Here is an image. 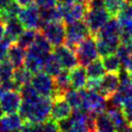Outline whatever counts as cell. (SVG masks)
I'll return each instance as SVG.
<instances>
[{
	"label": "cell",
	"instance_id": "obj_1",
	"mask_svg": "<svg viewBox=\"0 0 132 132\" xmlns=\"http://www.w3.org/2000/svg\"><path fill=\"white\" fill-rule=\"evenodd\" d=\"M53 99L39 95L31 101H21L19 114L23 121L42 122L50 119Z\"/></svg>",
	"mask_w": 132,
	"mask_h": 132
},
{
	"label": "cell",
	"instance_id": "obj_2",
	"mask_svg": "<svg viewBox=\"0 0 132 132\" xmlns=\"http://www.w3.org/2000/svg\"><path fill=\"white\" fill-rule=\"evenodd\" d=\"M90 35L84 20L76 21L65 24V46L72 51H75L76 47L86 37Z\"/></svg>",
	"mask_w": 132,
	"mask_h": 132
},
{
	"label": "cell",
	"instance_id": "obj_3",
	"mask_svg": "<svg viewBox=\"0 0 132 132\" xmlns=\"http://www.w3.org/2000/svg\"><path fill=\"white\" fill-rule=\"evenodd\" d=\"M75 54L77 56L78 64L81 66H86L93 61L94 59L98 58V52L96 48V41L94 36L88 35L82 41L78 44L75 49Z\"/></svg>",
	"mask_w": 132,
	"mask_h": 132
},
{
	"label": "cell",
	"instance_id": "obj_4",
	"mask_svg": "<svg viewBox=\"0 0 132 132\" xmlns=\"http://www.w3.org/2000/svg\"><path fill=\"white\" fill-rule=\"evenodd\" d=\"M41 33L53 47L63 44L65 41V23L63 21H50L41 25Z\"/></svg>",
	"mask_w": 132,
	"mask_h": 132
},
{
	"label": "cell",
	"instance_id": "obj_5",
	"mask_svg": "<svg viewBox=\"0 0 132 132\" xmlns=\"http://www.w3.org/2000/svg\"><path fill=\"white\" fill-rule=\"evenodd\" d=\"M56 5L61 14L62 21L65 24L76 21L84 20V16L87 12L86 2L82 0H77L71 4L57 3Z\"/></svg>",
	"mask_w": 132,
	"mask_h": 132
},
{
	"label": "cell",
	"instance_id": "obj_6",
	"mask_svg": "<svg viewBox=\"0 0 132 132\" xmlns=\"http://www.w3.org/2000/svg\"><path fill=\"white\" fill-rule=\"evenodd\" d=\"M30 84L37 91V93L44 97L54 98L55 89H54V78L50 75L46 74L45 72H38L33 74Z\"/></svg>",
	"mask_w": 132,
	"mask_h": 132
},
{
	"label": "cell",
	"instance_id": "obj_7",
	"mask_svg": "<svg viewBox=\"0 0 132 132\" xmlns=\"http://www.w3.org/2000/svg\"><path fill=\"white\" fill-rule=\"evenodd\" d=\"M111 18L110 14L105 8L87 10L86 15L84 16V21L86 22L88 30L92 36H94L98 30L103 26L108 20Z\"/></svg>",
	"mask_w": 132,
	"mask_h": 132
},
{
	"label": "cell",
	"instance_id": "obj_8",
	"mask_svg": "<svg viewBox=\"0 0 132 132\" xmlns=\"http://www.w3.org/2000/svg\"><path fill=\"white\" fill-rule=\"evenodd\" d=\"M122 28L120 21L116 16H111L105 24L98 30V32L94 35L95 38H101L109 42L115 43L120 45V34Z\"/></svg>",
	"mask_w": 132,
	"mask_h": 132
},
{
	"label": "cell",
	"instance_id": "obj_9",
	"mask_svg": "<svg viewBox=\"0 0 132 132\" xmlns=\"http://www.w3.org/2000/svg\"><path fill=\"white\" fill-rule=\"evenodd\" d=\"M19 20L21 21L24 28L40 29L42 25L39 7L36 4H30L26 7H22L18 15Z\"/></svg>",
	"mask_w": 132,
	"mask_h": 132
},
{
	"label": "cell",
	"instance_id": "obj_10",
	"mask_svg": "<svg viewBox=\"0 0 132 132\" xmlns=\"http://www.w3.org/2000/svg\"><path fill=\"white\" fill-rule=\"evenodd\" d=\"M120 86V79L118 73L108 72L99 79L98 93L107 99L118 90Z\"/></svg>",
	"mask_w": 132,
	"mask_h": 132
},
{
	"label": "cell",
	"instance_id": "obj_11",
	"mask_svg": "<svg viewBox=\"0 0 132 132\" xmlns=\"http://www.w3.org/2000/svg\"><path fill=\"white\" fill-rule=\"evenodd\" d=\"M54 49L53 53L57 57L58 61L63 69L70 70L72 68H74L75 66L79 65L75 52L69 49L67 46L61 44V45L54 47Z\"/></svg>",
	"mask_w": 132,
	"mask_h": 132
},
{
	"label": "cell",
	"instance_id": "obj_12",
	"mask_svg": "<svg viewBox=\"0 0 132 132\" xmlns=\"http://www.w3.org/2000/svg\"><path fill=\"white\" fill-rule=\"evenodd\" d=\"M21 103V97L18 90L3 91L0 97V107L4 114L16 113Z\"/></svg>",
	"mask_w": 132,
	"mask_h": 132
},
{
	"label": "cell",
	"instance_id": "obj_13",
	"mask_svg": "<svg viewBox=\"0 0 132 132\" xmlns=\"http://www.w3.org/2000/svg\"><path fill=\"white\" fill-rule=\"evenodd\" d=\"M71 112H72V107L65 100L64 96H56L53 98L50 119L54 120H61L69 117L71 115Z\"/></svg>",
	"mask_w": 132,
	"mask_h": 132
},
{
	"label": "cell",
	"instance_id": "obj_14",
	"mask_svg": "<svg viewBox=\"0 0 132 132\" xmlns=\"http://www.w3.org/2000/svg\"><path fill=\"white\" fill-rule=\"evenodd\" d=\"M71 87L75 89H81L86 87L87 81V75L84 66L77 65L69 70Z\"/></svg>",
	"mask_w": 132,
	"mask_h": 132
},
{
	"label": "cell",
	"instance_id": "obj_15",
	"mask_svg": "<svg viewBox=\"0 0 132 132\" xmlns=\"http://www.w3.org/2000/svg\"><path fill=\"white\" fill-rule=\"evenodd\" d=\"M23 120L20 114L11 113L5 114L0 118V130L3 132H10L14 129L21 128Z\"/></svg>",
	"mask_w": 132,
	"mask_h": 132
},
{
	"label": "cell",
	"instance_id": "obj_16",
	"mask_svg": "<svg viewBox=\"0 0 132 132\" xmlns=\"http://www.w3.org/2000/svg\"><path fill=\"white\" fill-rule=\"evenodd\" d=\"M5 36L12 42H16L21 33L24 30V27L18 16H12L5 21Z\"/></svg>",
	"mask_w": 132,
	"mask_h": 132
},
{
	"label": "cell",
	"instance_id": "obj_17",
	"mask_svg": "<svg viewBox=\"0 0 132 132\" xmlns=\"http://www.w3.org/2000/svg\"><path fill=\"white\" fill-rule=\"evenodd\" d=\"M25 54H26V51L20 47L16 43L13 42L9 47L7 59L11 62L14 68H19L21 66H23Z\"/></svg>",
	"mask_w": 132,
	"mask_h": 132
},
{
	"label": "cell",
	"instance_id": "obj_18",
	"mask_svg": "<svg viewBox=\"0 0 132 132\" xmlns=\"http://www.w3.org/2000/svg\"><path fill=\"white\" fill-rule=\"evenodd\" d=\"M54 89H55L54 97H56V96H63L66 91L71 88L70 78H69V70L62 69L60 71V73L58 75H56L54 78Z\"/></svg>",
	"mask_w": 132,
	"mask_h": 132
},
{
	"label": "cell",
	"instance_id": "obj_19",
	"mask_svg": "<svg viewBox=\"0 0 132 132\" xmlns=\"http://www.w3.org/2000/svg\"><path fill=\"white\" fill-rule=\"evenodd\" d=\"M45 59L46 58L31 54V53L26 51L23 66L27 70L30 71L32 74H35V73H38V72L43 70V65H44Z\"/></svg>",
	"mask_w": 132,
	"mask_h": 132
},
{
	"label": "cell",
	"instance_id": "obj_20",
	"mask_svg": "<svg viewBox=\"0 0 132 132\" xmlns=\"http://www.w3.org/2000/svg\"><path fill=\"white\" fill-rule=\"evenodd\" d=\"M63 68L61 67L60 63L58 61L57 57L54 55V54L52 52L51 54L46 57L43 65V72H45L46 74L50 75L51 77L54 78L56 75L60 73V71Z\"/></svg>",
	"mask_w": 132,
	"mask_h": 132
},
{
	"label": "cell",
	"instance_id": "obj_21",
	"mask_svg": "<svg viewBox=\"0 0 132 132\" xmlns=\"http://www.w3.org/2000/svg\"><path fill=\"white\" fill-rule=\"evenodd\" d=\"M96 132H117L114 123L106 112L95 116Z\"/></svg>",
	"mask_w": 132,
	"mask_h": 132
},
{
	"label": "cell",
	"instance_id": "obj_22",
	"mask_svg": "<svg viewBox=\"0 0 132 132\" xmlns=\"http://www.w3.org/2000/svg\"><path fill=\"white\" fill-rule=\"evenodd\" d=\"M39 14H40L42 24L50 21H62L61 14L57 5H55L54 7H49V8H39Z\"/></svg>",
	"mask_w": 132,
	"mask_h": 132
},
{
	"label": "cell",
	"instance_id": "obj_23",
	"mask_svg": "<svg viewBox=\"0 0 132 132\" xmlns=\"http://www.w3.org/2000/svg\"><path fill=\"white\" fill-rule=\"evenodd\" d=\"M86 72H87L88 79H100L106 73V70L104 68L102 60L100 58H96L90 63H88L86 66Z\"/></svg>",
	"mask_w": 132,
	"mask_h": 132
},
{
	"label": "cell",
	"instance_id": "obj_24",
	"mask_svg": "<svg viewBox=\"0 0 132 132\" xmlns=\"http://www.w3.org/2000/svg\"><path fill=\"white\" fill-rule=\"evenodd\" d=\"M32 76V73L29 70H27L24 66H21L19 68H15L14 69L12 79L21 88V86H24V85L29 84V82H31Z\"/></svg>",
	"mask_w": 132,
	"mask_h": 132
},
{
	"label": "cell",
	"instance_id": "obj_25",
	"mask_svg": "<svg viewBox=\"0 0 132 132\" xmlns=\"http://www.w3.org/2000/svg\"><path fill=\"white\" fill-rule=\"evenodd\" d=\"M36 33H37V29L26 28L18 37V39L16 40V43L20 47H21L22 49L27 50L34 43V40L36 37Z\"/></svg>",
	"mask_w": 132,
	"mask_h": 132
},
{
	"label": "cell",
	"instance_id": "obj_26",
	"mask_svg": "<svg viewBox=\"0 0 132 132\" xmlns=\"http://www.w3.org/2000/svg\"><path fill=\"white\" fill-rule=\"evenodd\" d=\"M102 63H103L105 70L107 72L118 73L121 68V63H120V58L118 57V55L116 54H110L103 56Z\"/></svg>",
	"mask_w": 132,
	"mask_h": 132
},
{
	"label": "cell",
	"instance_id": "obj_27",
	"mask_svg": "<svg viewBox=\"0 0 132 132\" xmlns=\"http://www.w3.org/2000/svg\"><path fill=\"white\" fill-rule=\"evenodd\" d=\"M63 96H64L65 100L68 102V104H69L72 108L75 109V108L81 107L82 97V93H81V90H80V89H75V88H72V87H71L70 89H68V90L66 91Z\"/></svg>",
	"mask_w": 132,
	"mask_h": 132
},
{
	"label": "cell",
	"instance_id": "obj_28",
	"mask_svg": "<svg viewBox=\"0 0 132 132\" xmlns=\"http://www.w3.org/2000/svg\"><path fill=\"white\" fill-rule=\"evenodd\" d=\"M116 18L118 19V21H120V23L121 26H123V25H125L126 23L130 22V21H132V4L131 3L125 2Z\"/></svg>",
	"mask_w": 132,
	"mask_h": 132
},
{
	"label": "cell",
	"instance_id": "obj_29",
	"mask_svg": "<svg viewBox=\"0 0 132 132\" xmlns=\"http://www.w3.org/2000/svg\"><path fill=\"white\" fill-rule=\"evenodd\" d=\"M19 92L21 94V101H31L39 96L37 91L35 90V88L30 82L26 84L24 86H21V88L19 89Z\"/></svg>",
	"mask_w": 132,
	"mask_h": 132
},
{
	"label": "cell",
	"instance_id": "obj_30",
	"mask_svg": "<svg viewBox=\"0 0 132 132\" xmlns=\"http://www.w3.org/2000/svg\"><path fill=\"white\" fill-rule=\"evenodd\" d=\"M105 9L111 16H117L126 0H104Z\"/></svg>",
	"mask_w": 132,
	"mask_h": 132
},
{
	"label": "cell",
	"instance_id": "obj_31",
	"mask_svg": "<svg viewBox=\"0 0 132 132\" xmlns=\"http://www.w3.org/2000/svg\"><path fill=\"white\" fill-rule=\"evenodd\" d=\"M14 67L8 59H5L3 61H0V79L1 81H8L13 78Z\"/></svg>",
	"mask_w": 132,
	"mask_h": 132
},
{
	"label": "cell",
	"instance_id": "obj_32",
	"mask_svg": "<svg viewBox=\"0 0 132 132\" xmlns=\"http://www.w3.org/2000/svg\"><path fill=\"white\" fill-rule=\"evenodd\" d=\"M121 111L128 124L132 125V98H126L121 104Z\"/></svg>",
	"mask_w": 132,
	"mask_h": 132
},
{
	"label": "cell",
	"instance_id": "obj_33",
	"mask_svg": "<svg viewBox=\"0 0 132 132\" xmlns=\"http://www.w3.org/2000/svg\"><path fill=\"white\" fill-rule=\"evenodd\" d=\"M56 123H57L59 132H70V131H72L74 121L72 120V118L69 116V117H67V118H64V119L56 120Z\"/></svg>",
	"mask_w": 132,
	"mask_h": 132
},
{
	"label": "cell",
	"instance_id": "obj_34",
	"mask_svg": "<svg viewBox=\"0 0 132 132\" xmlns=\"http://www.w3.org/2000/svg\"><path fill=\"white\" fill-rule=\"evenodd\" d=\"M12 43L13 42L5 35L4 37L0 40V61H3L5 59H7L9 47Z\"/></svg>",
	"mask_w": 132,
	"mask_h": 132
},
{
	"label": "cell",
	"instance_id": "obj_35",
	"mask_svg": "<svg viewBox=\"0 0 132 132\" xmlns=\"http://www.w3.org/2000/svg\"><path fill=\"white\" fill-rule=\"evenodd\" d=\"M41 132H59L56 120L52 119L44 120L41 122Z\"/></svg>",
	"mask_w": 132,
	"mask_h": 132
},
{
	"label": "cell",
	"instance_id": "obj_36",
	"mask_svg": "<svg viewBox=\"0 0 132 132\" xmlns=\"http://www.w3.org/2000/svg\"><path fill=\"white\" fill-rule=\"evenodd\" d=\"M21 129V132H41V122L23 121Z\"/></svg>",
	"mask_w": 132,
	"mask_h": 132
},
{
	"label": "cell",
	"instance_id": "obj_37",
	"mask_svg": "<svg viewBox=\"0 0 132 132\" xmlns=\"http://www.w3.org/2000/svg\"><path fill=\"white\" fill-rule=\"evenodd\" d=\"M87 10H94V9L105 8L104 0H87L86 1Z\"/></svg>",
	"mask_w": 132,
	"mask_h": 132
},
{
	"label": "cell",
	"instance_id": "obj_38",
	"mask_svg": "<svg viewBox=\"0 0 132 132\" xmlns=\"http://www.w3.org/2000/svg\"><path fill=\"white\" fill-rule=\"evenodd\" d=\"M35 2L39 8H49L57 4V0H35Z\"/></svg>",
	"mask_w": 132,
	"mask_h": 132
},
{
	"label": "cell",
	"instance_id": "obj_39",
	"mask_svg": "<svg viewBox=\"0 0 132 132\" xmlns=\"http://www.w3.org/2000/svg\"><path fill=\"white\" fill-rule=\"evenodd\" d=\"M121 28H122V31L124 33H126L127 35L132 37V21L126 23L125 25H123V26H121Z\"/></svg>",
	"mask_w": 132,
	"mask_h": 132
},
{
	"label": "cell",
	"instance_id": "obj_40",
	"mask_svg": "<svg viewBox=\"0 0 132 132\" xmlns=\"http://www.w3.org/2000/svg\"><path fill=\"white\" fill-rule=\"evenodd\" d=\"M124 68L129 72V74L131 75V79H132V53L129 55V58H128L126 64L124 66Z\"/></svg>",
	"mask_w": 132,
	"mask_h": 132
},
{
	"label": "cell",
	"instance_id": "obj_41",
	"mask_svg": "<svg viewBox=\"0 0 132 132\" xmlns=\"http://www.w3.org/2000/svg\"><path fill=\"white\" fill-rule=\"evenodd\" d=\"M16 1L21 7H26L30 4H33L35 0H16Z\"/></svg>",
	"mask_w": 132,
	"mask_h": 132
},
{
	"label": "cell",
	"instance_id": "obj_42",
	"mask_svg": "<svg viewBox=\"0 0 132 132\" xmlns=\"http://www.w3.org/2000/svg\"><path fill=\"white\" fill-rule=\"evenodd\" d=\"M14 0H0V11L4 10L9 4H11Z\"/></svg>",
	"mask_w": 132,
	"mask_h": 132
},
{
	"label": "cell",
	"instance_id": "obj_43",
	"mask_svg": "<svg viewBox=\"0 0 132 132\" xmlns=\"http://www.w3.org/2000/svg\"><path fill=\"white\" fill-rule=\"evenodd\" d=\"M5 35V23L2 21H0V40L4 37Z\"/></svg>",
	"mask_w": 132,
	"mask_h": 132
},
{
	"label": "cell",
	"instance_id": "obj_44",
	"mask_svg": "<svg viewBox=\"0 0 132 132\" xmlns=\"http://www.w3.org/2000/svg\"><path fill=\"white\" fill-rule=\"evenodd\" d=\"M117 132H132V125L131 124H128L125 127L121 128V129L118 130Z\"/></svg>",
	"mask_w": 132,
	"mask_h": 132
},
{
	"label": "cell",
	"instance_id": "obj_45",
	"mask_svg": "<svg viewBox=\"0 0 132 132\" xmlns=\"http://www.w3.org/2000/svg\"><path fill=\"white\" fill-rule=\"evenodd\" d=\"M75 1H77V0H57V3H60V4H71V3H74Z\"/></svg>",
	"mask_w": 132,
	"mask_h": 132
},
{
	"label": "cell",
	"instance_id": "obj_46",
	"mask_svg": "<svg viewBox=\"0 0 132 132\" xmlns=\"http://www.w3.org/2000/svg\"><path fill=\"white\" fill-rule=\"evenodd\" d=\"M10 132H21V128H18V129H14V130H12V131Z\"/></svg>",
	"mask_w": 132,
	"mask_h": 132
},
{
	"label": "cell",
	"instance_id": "obj_47",
	"mask_svg": "<svg viewBox=\"0 0 132 132\" xmlns=\"http://www.w3.org/2000/svg\"><path fill=\"white\" fill-rule=\"evenodd\" d=\"M2 93H3V90H2V88L0 87V97H1V95H2Z\"/></svg>",
	"mask_w": 132,
	"mask_h": 132
},
{
	"label": "cell",
	"instance_id": "obj_48",
	"mask_svg": "<svg viewBox=\"0 0 132 132\" xmlns=\"http://www.w3.org/2000/svg\"><path fill=\"white\" fill-rule=\"evenodd\" d=\"M126 2H128V3H131V4H132V0H126Z\"/></svg>",
	"mask_w": 132,
	"mask_h": 132
},
{
	"label": "cell",
	"instance_id": "obj_49",
	"mask_svg": "<svg viewBox=\"0 0 132 132\" xmlns=\"http://www.w3.org/2000/svg\"><path fill=\"white\" fill-rule=\"evenodd\" d=\"M1 82H2V81H1V79H0V86H1Z\"/></svg>",
	"mask_w": 132,
	"mask_h": 132
},
{
	"label": "cell",
	"instance_id": "obj_50",
	"mask_svg": "<svg viewBox=\"0 0 132 132\" xmlns=\"http://www.w3.org/2000/svg\"><path fill=\"white\" fill-rule=\"evenodd\" d=\"M82 1H85V2H86V1H87V0H82Z\"/></svg>",
	"mask_w": 132,
	"mask_h": 132
},
{
	"label": "cell",
	"instance_id": "obj_51",
	"mask_svg": "<svg viewBox=\"0 0 132 132\" xmlns=\"http://www.w3.org/2000/svg\"><path fill=\"white\" fill-rule=\"evenodd\" d=\"M0 132H3V131H1V130H0Z\"/></svg>",
	"mask_w": 132,
	"mask_h": 132
},
{
	"label": "cell",
	"instance_id": "obj_52",
	"mask_svg": "<svg viewBox=\"0 0 132 132\" xmlns=\"http://www.w3.org/2000/svg\"><path fill=\"white\" fill-rule=\"evenodd\" d=\"M70 132H73V131H70Z\"/></svg>",
	"mask_w": 132,
	"mask_h": 132
}]
</instances>
